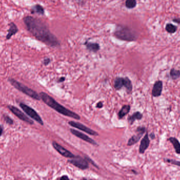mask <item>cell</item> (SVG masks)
<instances>
[{
	"mask_svg": "<svg viewBox=\"0 0 180 180\" xmlns=\"http://www.w3.org/2000/svg\"><path fill=\"white\" fill-rule=\"evenodd\" d=\"M23 20L27 30L37 40L52 47L60 46L57 38L42 21L31 16H26Z\"/></svg>",
	"mask_w": 180,
	"mask_h": 180,
	"instance_id": "6da1fadb",
	"label": "cell"
},
{
	"mask_svg": "<svg viewBox=\"0 0 180 180\" xmlns=\"http://www.w3.org/2000/svg\"><path fill=\"white\" fill-rule=\"evenodd\" d=\"M39 95L41 99L45 104H46L48 106L52 108V109L55 110V111H57L59 113L76 120H80L81 118V117L78 114L67 109L61 104L58 103L53 98H52L46 93L41 92L40 93Z\"/></svg>",
	"mask_w": 180,
	"mask_h": 180,
	"instance_id": "7a4b0ae2",
	"label": "cell"
},
{
	"mask_svg": "<svg viewBox=\"0 0 180 180\" xmlns=\"http://www.w3.org/2000/svg\"><path fill=\"white\" fill-rule=\"evenodd\" d=\"M114 35L118 39L125 41H134L138 38L135 32L127 26H117Z\"/></svg>",
	"mask_w": 180,
	"mask_h": 180,
	"instance_id": "3957f363",
	"label": "cell"
},
{
	"mask_svg": "<svg viewBox=\"0 0 180 180\" xmlns=\"http://www.w3.org/2000/svg\"><path fill=\"white\" fill-rule=\"evenodd\" d=\"M8 80L10 82V84L14 87L15 88L18 89L19 91L35 100H40L41 97L40 95L38 94L36 91L33 90V89L28 87L27 86L22 84V83H20V82L15 80L13 78H9Z\"/></svg>",
	"mask_w": 180,
	"mask_h": 180,
	"instance_id": "277c9868",
	"label": "cell"
},
{
	"mask_svg": "<svg viewBox=\"0 0 180 180\" xmlns=\"http://www.w3.org/2000/svg\"><path fill=\"white\" fill-rule=\"evenodd\" d=\"M20 106L23 110L28 116H29V117L33 119L34 120H35L36 122H37V123H39L41 125H44L42 119L41 118L40 116L32 108L30 107L29 106H28L27 105H26L23 102L20 103Z\"/></svg>",
	"mask_w": 180,
	"mask_h": 180,
	"instance_id": "5b68a950",
	"label": "cell"
},
{
	"mask_svg": "<svg viewBox=\"0 0 180 180\" xmlns=\"http://www.w3.org/2000/svg\"><path fill=\"white\" fill-rule=\"evenodd\" d=\"M68 162L81 170H86L89 167L88 161L79 156H76L72 159L68 160Z\"/></svg>",
	"mask_w": 180,
	"mask_h": 180,
	"instance_id": "8992f818",
	"label": "cell"
},
{
	"mask_svg": "<svg viewBox=\"0 0 180 180\" xmlns=\"http://www.w3.org/2000/svg\"><path fill=\"white\" fill-rule=\"evenodd\" d=\"M7 107L11 112H12L13 114L17 116V117H18V118L20 119L21 120L24 121L26 123L30 125L34 124L33 121L29 118V117H27L22 111H21L20 110L18 109V108L12 105H9L7 106Z\"/></svg>",
	"mask_w": 180,
	"mask_h": 180,
	"instance_id": "52a82bcc",
	"label": "cell"
},
{
	"mask_svg": "<svg viewBox=\"0 0 180 180\" xmlns=\"http://www.w3.org/2000/svg\"><path fill=\"white\" fill-rule=\"evenodd\" d=\"M136 132H137V134L132 136L128 141L127 145L129 146L134 145L140 141L143 135L147 132V128L144 126L138 127Z\"/></svg>",
	"mask_w": 180,
	"mask_h": 180,
	"instance_id": "ba28073f",
	"label": "cell"
},
{
	"mask_svg": "<svg viewBox=\"0 0 180 180\" xmlns=\"http://www.w3.org/2000/svg\"><path fill=\"white\" fill-rule=\"evenodd\" d=\"M68 124L70 125L71 126L73 127L74 128H77L80 130H82L83 132L87 133L88 134L92 136H98V133L92 130V129L88 128V127L85 126V125L81 124V123L76 122L74 121H70L68 122Z\"/></svg>",
	"mask_w": 180,
	"mask_h": 180,
	"instance_id": "9c48e42d",
	"label": "cell"
},
{
	"mask_svg": "<svg viewBox=\"0 0 180 180\" xmlns=\"http://www.w3.org/2000/svg\"><path fill=\"white\" fill-rule=\"evenodd\" d=\"M52 145H53L54 149H55L57 152L65 158H74L76 156L73 153H72L68 150H66V149H65V147H63L62 146L56 142H53Z\"/></svg>",
	"mask_w": 180,
	"mask_h": 180,
	"instance_id": "30bf717a",
	"label": "cell"
},
{
	"mask_svg": "<svg viewBox=\"0 0 180 180\" xmlns=\"http://www.w3.org/2000/svg\"><path fill=\"white\" fill-rule=\"evenodd\" d=\"M70 132H71V133L74 135L76 136L77 138L82 139L84 141L87 142L88 143H90L91 144H92V145H97V143L94 140L92 139L91 138H90L89 136L87 135L83 134L82 133H81V132H79L78 130H74V129H70Z\"/></svg>",
	"mask_w": 180,
	"mask_h": 180,
	"instance_id": "8fae6325",
	"label": "cell"
},
{
	"mask_svg": "<svg viewBox=\"0 0 180 180\" xmlns=\"http://www.w3.org/2000/svg\"><path fill=\"white\" fill-rule=\"evenodd\" d=\"M163 83L162 80H158L155 82L152 90V96L153 97H158L162 95Z\"/></svg>",
	"mask_w": 180,
	"mask_h": 180,
	"instance_id": "7c38bea8",
	"label": "cell"
},
{
	"mask_svg": "<svg viewBox=\"0 0 180 180\" xmlns=\"http://www.w3.org/2000/svg\"><path fill=\"white\" fill-rule=\"evenodd\" d=\"M150 144V140L149 138L148 132L147 131L146 134L143 138L142 139L140 143V147H139V153L140 154H144L145 153V150L148 149Z\"/></svg>",
	"mask_w": 180,
	"mask_h": 180,
	"instance_id": "4fadbf2b",
	"label": "cell"
},
{
	"mask_svg": "<svg viewBox=\"0 0 180 180\" xmlns=\"http://www.w3.org/2000/svg\"><path fill=\"white\" fill-rule=\"evenodd\" d=\"M9 29L7 30V34L6 35V40H9L13 36L15 35L18 32V29L17 25L13 22H11L9 24Z\"/></svg>",
	"mask_w": 180,
	"mask_h": 180,
	"instance_id": "5bb4252c",
	"label": "cell"
},
{
	"mask_svg": "<svg viewBox=\"0 0 180 180\" xmlns=\"http://www.w3.org/2000/svg\"><path fill=\"white\" fill-rule=\"evenodd\" d=\"M167 140L173 145L175 153L177 154H180V142L178 139L175 137H170Z\"/></svg>",
	"mask_w": 180,
	"mask_h": 180,
	"instance_id": "9a60e30c",
	"label": "cell"
},
{
	"mask_svg": "<svg viewBox=\"0 0 180 180\" xmlns=\"http://www.w3.org/2000/svg\"><path fill=\"white\" fill-rule=\"evenodd\" d=\"M84 45L86 46L87 50H88L91 52H97L100 48L99 44H98L97 43L89 42L86 41L85 42Z\"/></svg>",
	"mask_w": 180,
	"mask_h": 180,
	"instance_id": "2e32d148",
	"label": "cell"
},
{
	"mask_svg": "<svg viewBox=\"0 0 180 180\" xmlns=\"http://www.w3.org/2000/svg\"><path fill=\"white\" fill-rule=\"evenodd\" d=\"M142 118H143V114L140 111H136L132 115L130 116L129 118H127V120L131 125H132L136 120L139 121L142 119Z\"/></svg>",
	"mask_w": 180,
	"mask_h": 180,
	"instance_id": "e0dca14e",
	"label": "cell"
},
{
	"mask_svg": "<svg viewBox=\"0 0 180 180\" xmlns=\"http://www.w3.org/2000/svg\"><path fill=\"white\" fill-rule=\"evenodd\" d=\"M31 14H38L39 15H44V9L42 6L40 4H35L34 6H32L31 8Z\"/></svg>",
	"mask_w": 180,
	"mask_h": 180,
	"instance_id": "ac0fdd59",
	"label": "cell"
},
{
	"mask_svg": "<svg viewBox=\"0 0 180 180\" xmlns=\"http://www.w3.org/2000/svg\"><path fill=\"white\" fill-rule=\"evenodd\" d=\"M131 107L129 105H125L122 107L121 110H120L119 113L118 114V117L119 119L123 118V117L129 113V111L130 110Z\"/></svg>",
	"mask_w": 180,
	"mask_h": 180,
	"instance_id": "d6986e66",
	"label": "cell"
},
{
	"mask_svg": "<svg viewBox=\"0 0 180 180\" xmlns=\"http://www.w3.org/2000/svg\"><path fill=\"white\" fill-rule=\"evenodd\" d=\"M123 86L125 88L127 93L131 94L132 91L133 86L132 82L127 77L124 78L123 79Z\"/></svg>",
	"mask_w": 180,
	"mask_h": 180,
	"instance_id": "ffe728a7",
	"label": "cell"
},
{
	"mask_svg": "<svg viewBox=\"0 0 180 180\" xmlns=\"http://www.w3.org/2000/svg\"><path fill=\"white\" fill-rule=\"evenodd\" d=\"M123 79L122 77H118L114 80V87L116 90H119L123 87Z\"/></svg>",
	"mask_w": 180,
	"mask_h": 180,
	"instance_id": "44dd1931",
	"label": "cell"
},
{
	"mask_svg": "<svg viewBox=\"0 0 180 180\" xmlns=\"http://www.w3.org/2000/svg\"><path fill=\"white\" fill-rule=\"evenodd\" d=\"M170 76L172 80H177L180 77V71L172 68L170 72Z\"/></svg>",
	"mask_w": 180,
	"mask_h": 180,
	"instance_id": "7402d4cb",
	"label": "cell"
},
{
	"mask_svg": "<svg viewBox=\"0 0 180 180\" xmlns=\"http://www.w3.org/2000/svg\"><path fill=\"white\" fill-rule=\"evenodd\" d=\"M166 29L167 32H169L170 34H174L177 31V27L174 26L173 24L169 23L166 24Z\"/></svg>",
	"mask_w": 180,
	"mask_h": 180,
	"instance_id": "603a6c76",
	"label": "cell"
},
{
	"mask_svg": "<svg viewBox=\"0 0 180 180\" xmlns=\"http://www.w3.org/2000/svg\"><path fill=\"white\" fill-rule=\"evenodd\" d=\"M136 6V0H126L125 6L127 8L131 9L135 8Z\"/></svg>",
	"mask_w": 180,
	"mask_h": 180,
	"instance_id": "cb8c5ba5",
	"label": "cell"
},
{
	"mask_svg": "<svg viewBox=\"0 0 180 180\" xmlns=\"http://www.w3.org/2000/svg\"><path fill=\"white\" fill-rule=\"evenodd\" d=\"M163 161L166 163L171 164L172 165H176V166L180 167V161H178L177 160H173V159H171V158H164Z\"/></svg>",
	"mask_w": 180,
	"mask_h": 180,
	"instance_id": "d4e9b609",
	"label": "cell"
},
{
	"mask_svg": "<svg viewBox=\"0 0 180 180\" xmlns=\"http://www.w3.org/2000/svg\"><path fill=\"white\" fill-rule=\"evenodd\" d=\"M3 117L4 121H5L6 123H7V124L10 125H12L13 124L14 122H13V119L11 118V117H9L8 115L4 114Z\"/></svg>",
	"mask_w": 180,
	"mask_h": 180,
	"instance_id": "484cf974",
	"label": "cell"
},
{
	"mask_svg": "<svg viewBox=\"0 0 180 180\" xmlns=\"http://www.w3.org/2000/svg\"><path fill=\"white\" fill-rule=\"evenodd\" d=\"M50 62H51V60H50V58H45V59H44V60H43V65H44L47 66L50 63Z\"/></svg>",
	"mask_w": 180,
	"mask_h": 180,
	"instance_id": "4316f807",
	"label": "cell"
},
{
	"mask_svg": "<svg viewBox=\"0 0 180 180\" xmlns=\"http://www.w3.org/2000/svg\"><path fill=\"white\" fill-rule=\"evenodd\" d=\"M103 106V103L101 102H99L97 104H96V107L98 108H102Z\"/></svg>",
	"mask_w": 180,
	"mask_h": 180,
	"instance_id": "83f0119b",
	"label": "cell"
},
{
	"mask_svg": "<svg viewBox=\"0 0 180 180\" xmlns=\"http://www.w3.org/2000/svg\"><path fill=\"white\" fill-rule=\"evenodd\" d=\"M149 138H151V139H155V135L154 133H152L149 135Z\"/></svg>",
	"mask_w": 180,
	"mask_h": 180,
	"instance_id": "f1b7e54d",
	"label": "cell"
},
{
	"mask_svg": "<svg viewBox=\"0 0 180 180\" xmlns=\"http://www.w3.org/2000/svg\"><path fill=\"white\" fill-rule=\"evenodd\" d=\"M60 180H68L69 178L67 175H63L62 177L60 178Z\"/></svg>",
	"mask_w": 180,
	"mask_h": 180,
	"instance_id": "f546056e",
	"label": "cell"
},
{
	"mask_svg": "<svg viewBox=\"0 0 180 180\" xmlns=\"http://www.w3.org/2000/svg\"><path fill=\"white\" fill-rule=\"evenodd\" d=\"M173 22H174L177 23L178 24H180V19L176 18V19H173Z\"/></svg>",
	"mask_w": 180,
	"mask_h": 180,
	"instance_id": "4dcf8cb0",
	"label": "cell"
},
{
	"mask_svg": "<svg viewBox=\"0 0 180 180\" xmlns=\"http://www.w3.org/2000/svg\"><path fill=\"white\" fill-rule=\"evenodd\" d=\"M65 80V77H61V78H60L59 80H58V82H64Z\"/></svg>",
	"mask_w": 180,
	"mask_h": 180,
	"instance_id": "1f68e13d",
	"label": "cell"
},
{
	"mask_svg": "<svg viewBox=\"0 0 180 180\" xmlns=\"http://www.w3.org/2000/svg\"><path fill=\"white\" fill-rule=\"evenodd\" d=\"M3 132V127L0 125V136L2 135Z\"/></svg>",
	"mask_w": 180,
	"mask_h": 180,
	"instance_id": "d6a6232c",
	"label": "cell"
}]
</instances>
